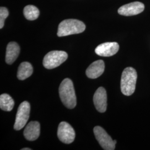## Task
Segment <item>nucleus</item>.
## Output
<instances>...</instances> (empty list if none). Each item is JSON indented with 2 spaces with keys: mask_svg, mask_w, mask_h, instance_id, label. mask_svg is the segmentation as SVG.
<instances>
[{
  "mask_svg": "<svg viewBox=\"0 0 150 150\" xmlns=\"http://www.w3.org/2000/svg\"><path fill=\"white\" fill-rule=\"evenodd\" d=\"M85 28L86 26L84 23L80 20L67 19L60 22L57 34L59 37L66 36L82 33Z\"/></svg>",
  "mask_w": 150,
  "mask_h": 150,
  "instance_id": "7ed1b4c3",
  "label": "nucleus"
},
{
  "mask_svg": "<svg viewBox=\"0 0 150 150\" xmlns=\"http://www.w3.org/2000/svg\"><path fill=\"white\" fill-rule=\"evenodd\" d=\"M68 54L62 51H52L46 54L43 60V66L47 69H53L60 66L67 59Z\"/></svg>",
  "mask_w": 150,
  "mask_h": 150,
  "instance_id": "20e7f679",
  "label": "nucleus"
},
{
  "mask_svg": "<svg viewBox=\"0 0 150 150\" xmlns=\"http://www.w3.org/2000/svg\"><path fill=\"white\" fill-rule=\"evenodd\" d=\"M30 105L27 101H23L20 105L16 114L14 129L20 130L27 123L30 117Z\"/></svg>",
  "mask_w": 150,
  "mask_h": 150,
  "instance_id": "39448f33",
  "label": "nucleus"
},
{
  "mask_svg": "<svg viewBox=\"0 0 150 150\" xmlns=\"http://www.w3.org/2000/svg\"><path fill=\"white\" fill-rule=\"evenodd\" d=\"M20 52V48L18 43L11 42L8 44L6 48V62L8 64H12L17 59Z\"/></svg>",
  "mask_w": 150,
  "mask_h": 150,
  "instance_id": "ddd939ff",
  "label": "nucleus"
},
{
  "mask_svg": "<svg viewBox=\"0 0 150 150\" xmlns=\"http://www.w3.org/2000/svg\"><path fill=\"white\" fill-rule=\"evenodd\" d=\"M107 93L105 89L100 87L97 90L93 96V103L97 110L105 112L107 109Z\"/></svg>",
  "mask_w": 150,
  "mask_h": 150,
  "instance_id": "1a4fd4ad",
  "label": "nucleus"
},
{
  "mask_svg": "<svg viewBox=\"0 0 150 150\" xmlns=\"http://www.w3.org/2000/svg\"><path fill=\"white\" fill-rule=\"evenodd\" d=\"M21 150H31V149L30 148H23V149H22Z\"/></svg>",
  "mask_w": 150,
  "mask_h": 150,
  "instance_id": "a211bd4d",
  "label": "nucleus"
},
{
  "mask_svg": "<svg viewBox=\"0 0 150 150\" xmlns=\"http://www.w3.org/2000/svg\"><path fill=\"white\" fill-rule=\"evenodd\" d=\"M144 9L145 6L142 2H134L120 7L118 13L122 16H134L142 12Z\"/></svg>",
  "mask_w": 150,
  "mask_h": 150,
  "instance_id": "6e6552de",
  "label": "nucleus"
},
{
  "mask_svg": "<svg viewBox=\"0 0 150 150\" xmlns=\"http://www.w3.org/2000/svg\"><path fill=\"white\" fill-rule=\"evenodd\" d=\"M93 132L99 144L105 150H114L115 144L106 131L100 126H96L93 129Z\"/></svg>",
  "mask_w": 150,
  "mask_h": 150,
  "instance_id": "423d86ee",
  "label": "nucleus"
},
{
  "mask_svg": "<svg viewBox=\"0 0 150 150\" xmlns=\"http://www.w3.org/2000/svg\"><path fill=\"white\" fill-rule=\"evenodd\" d=\"M119 50L118 43L105 42L99 45L96 49L95 52L98 56L102 57H110L116 54Z\"/></svg>",
  "mask_w": 150,
  "mask_h": 150,
  "instance_id": "9d476101",
  "label": "nucleus"
},
{
  "mask_svg": "<svg viewBox=\"0 0 150 150\" xmlns=\"http://www.w3.org/2000/svg\"><path fill=\"white\" fill-rule=\"evenodd\" d=\"M40 134V125L37 121H31L26 126L23 131L26 139L33 141L38 139Z\"/></svg>",
  "mask_w": 150,
  "mask_h": 150,
  "instance_id": "f8f14e48",
  "label": "nucleus"
},
{
  "mask_svg": "<svg viewBox=\"0 0 150 150\" xmlns=\"http://www.w3.org/2000/svg\"><path fill=\"white\" fill-rule=\"evenodd\" d=\"M9 14L7 8L1 7L0 8V28H2L4 26L6 18L8 17Z\"/></svg>",
  "mask_w": 150,
  "mask_h": 150,
  "instance_id": "f3484780",
  "label": "nucleus"
},
{
  "mask_svg": "<svg viewBox=\"0 0 150 150\" xmlns=\"http://www.w3.org/2000/svg\"><path fill=\"white\" fill-rule=\"evenodd\" d=\"M105 70V63L102 60H97L92 63L87 69L86 74L87 76L95 79L100 77L103 73Z\"/></svg>",
  "mask_w": 150,
  "mask_h": 150,
  "instance_id": "9b49d317",
  "label": "nucleus"
},
{
  "mask_svg": "<svg viewBox=\"0 0 150 150\" xmlns=\"http://www.w3.org/2000/svg\"><path fill=\"white\" fill-rule=\"evenodd\" d=\"M15 105V102L9 95L2 94L0 96V108L5 111H11Z\"/></svg>",
  "mask_w": 150,
  "mask_h": 150,
  "instance_id": "2eb2a0df",
  "label": "nucleus"
},
{
  "mask_svg": "<svg viewBox=\"0 0 150 150\" xmlns=\"http://www.w3.org/2000/svg\"><path fill=\"white\" fill-rule=\"evenodd\" d=\"M32 73L33 67L31 64L27 62H23L18 67L17 76L20 80H24L31 76Z\"/></svg>",
  "mask_w": 150,
  "mask_h": 150,
  "instance_id": "4468645a",
  "label": "nucleus"
},
{
  "mask_svg": "<svg viewBox=\"0 0 150 150\" xmlns=\"http://www.w3.org/2000/svg\"><path fill=\"white\" fill-rule=\"evenodd\" d=\"M137 75L132 67H127L123 70L121 80V90L125 96H131L136 88Z\"/></svg>",
  "mask_w": 150,
  "mask_h": 150,
  "instance_id": "f03ea898",
  "label": "nucleus"
},
{
  "mask_svg": "<svg viewBox=\"0 0 150 150\" xmlns=\"http://www.w3.org/2000/svg\"><path fill=\"white\" fill-rule=\"evenodd\" d=\"M23 15L28 20L33 21L38 17L40 11L35 6L27 5L23 9Z\"/></svg>",
  "mask_w": 150,
  "mask_h": 150,
  "instance_id": "dca6fc26",
  "label": "nucleus"
},
{
  "mask_svg": "<svg viewBox=\"0 0 150 150\" xmlns=\"http://www.w3.org/2000/svg\"><path fill=\"white\" fill-rule=\"evenodd\" d=\"M113 142H114V143H115V144H116V143H117V141H116V140H113Z\"/></svg>",
  "mask_w": 150,
  "mask_h": 150,
  "instance_id": "6ab92c4d",
  "label": "nucleus"
},
{
  "mask_svg": "<svg viewBox=\"0 0 150 150\" xmlns=\"http://www.w3.org/2000/svg\"><path fill=\"white\" fill-rule=\"evenodd\" d=\"M59 97L64 106L72 109L76 105V96L72 81L65 79L62 81L59 87Z\"/></svg>",
  "mask_w": 150,
  "mask_h": 150,
  "instance_id": "f257e3e1",
  "label": "nucleus"
},
{
  "mask_svg": "<svg viewBox=\"0 0 150 150\" xmlns=\"http://www.w3.org/2000/svg\"><path fill=\"white\" fill-rule=\"evenodd\" d=\"M57 136L63 143L70 144L73 142L75 139V131L69 123L61 122L59 123L57 129Z\"/></svg>",
  "mask_w": 150,
  "mask_h": 150,
  "instance_id": "0eeeda50",
  "label": "nucleus"
}]
</instances>
